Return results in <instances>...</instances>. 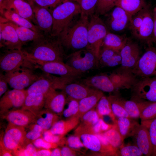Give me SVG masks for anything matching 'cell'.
I'll list each match as a JSON object with an SVG mask.
<instances>
[{
	"label": "cell",
	"mask_w": 156,
	"mask_h": 156,
	"mask_svg": "<svg viewBox=\"0 0 156 156\" xmlns=\"http://www.w3.org/2000/svg\"><path fill=\"white\" fill-rule=\"evenodd\" d=\"M28 60L34 64L52 61H63L66 58L64 48L58 37L45 35L33 41L25 50Z\"/></svg>",
	"instance_id": "6da1fadb"
},
{
	"label": "cell",
	"mask_w": 156,
	"mask_h": 156,
	"mask_svg": "<svg viewBox=\"0 0 156 156\" xmlns=\"http://www.w3.org/2000/svg\"><path fill=\"white\" fill-rule=\"evenodd\" d=\"M89 23V18L85 16L73 19L58 36L64 48L75 51L87 49Z\"/></svg>",
	"instance_id": "7a4b0ae2"
},
{
	"label": "cell",
	"mask_w": 156,
	"mask_h": 156,
	"mask_svg": "<svg viewBox=\"0 0 156 156\" xmlns=\"http://www.w3.org/2000/svg\"><path fill=\"white\" fill-rule=\"evenodd\" d=\"M80 13L79 5L75 1H65L55 8L51 13L53 24L51 36L58 37L74 18Z\"/></svg>",
	"instance_id": "3957f363"
},
{
	"label": "cell",
	"mask_w": 156,
	"mask_h": 156,
	"mask_svg": "<svg viewBox=\"0 0 156 156\" xmlns=\"http://www.w3.org/2000/svg\"><path fill=\"white\" fill-rule=\"evenodd\" d=\"M104 22L94 14L89 18L88 27V47L99 60L100 53L103 40L108 32Z\"/></svg>",
	"instance_id": "277c9868"
},
{
	"label": "cell",
	"mask_w": 156,
	"mask_h": 156,
	"mask_svg": "<svg viewBox=\"0 0 156 156\" xmlns=\"http://www.w3.org/2000/svg\"><path fill=\"white\" fill-rule=\"evenodd\" d=\"M66 64L83 73L99 66V59L91 50L85 49L66 56Z\"/></svg>",
	"instance_id": "5b68a950"
},
{
	"label": "cell",
	"mask_w": 156,
	"mask_h": 156,
	"mask_svg": "<svg viewBox=\"0 0 156 156\" xmlns=\"http://www.w3.org/2000/svg\"><path fill=\"white\" fill-rule=\"evenodd\" d=\"M26 133L25 128L8 123L5 131L0 139V144L12 153L31 142L27 139Z\"/></svg>",
	"instance_id": "8992f818"
},
{
	"label": "cell",
	"mask_w": 156,
	"mask_h": 156,
	"mask_svg": "<svg viewBox=\"0 0 156 156\" xmlns=\"http://www.w3.org/2000/svg\"><path fill=\"white\" fill-rule=\"evenodd\" d=\"M35 64L44 73L57 75L68 81L80 78L84 73L71 67L63 61H55L38 63Z\"/></svg>",
	"instance_id": "52a82bcc"
},
{
	"label": "cell",
	"mask_w": 156,
	"mask_h": 156,
	"mask_svg": "<svg viewBox=\"0 0 156 156\" xmlns=\"http://www.w3.org/2000/svg\"><path fill=\"white\" fill-rule=\"evenodd\" d=\"M32 64L22 50H7L0 58L1 69L5 73L14 71L22 66L31 67Z\"/></svg>",
	"instance_id": "ba28073f"
},
{
	"label": "cell",
	"mask_w": 156,
	"mask_h": 156,
	"mask_svg": "<svg viewBox=\"0 0 156 156\" xmlns=\"http://www.w3.org/2000/svg\"><path fill=\"white\" fill-rule=\"evenodd\" d=\"M32 68L23 67L14 71L4 74L8 83L14 89L19 90L30 86L40 75L36 74Z\"/></svg>",
	"instance_id": "9c48e42d"
},
{
	"label": "cell",
	"mask_w": 156,
	"mask_h": 156,
	"mask_svg": "<svg viewBox=\"0 0 156 156\" xmlns=\"http://www.w3.org/2000/svg\"><path fill=\"white\" fill-rule=\"evenodd\" d=\"M131 70L141 78L156 76V48L149 46Z\"/></svg>",
	"instance_id": "30bf717a"
},
{
	"label": "cell",
	"mask_w": 156,
	"mask_h": 156,
	"mask_svg": "<svg viewBox=\"0 0 156 156\" xmlns=\"http://www.w3.org/2000/svg\"><path fill=\"white\" fill-rule=\"evenodd\" d=\"M131 89L132 98L156 102V76L141 77Z\"/></svg>",
	"instance_id": "8fae6325"
},
{
	"label": "cell",
	"mask_w": 156,
	"mask_h": 156,
	"mask_svg": "<svg viewBox=\"0 0 156 156\" xmlns=\"http://www.w3.org/2000/svg\"><path fill=\"white\" fill-rule=\"evenodd\" d=\"M27 94L26 90L13 89L6 92L0 100L1 115L22 107Z\"/></svg>",
	"instance_id": "7c38bea8"
},
{
	"label": "cell",
	"mask_w": 156,
	"mask_h": 156,
	"mask_svg": "<svg viewBox=\"0 0 156 156\" xmlns=\"http://www.w3.org/2000/svg\"><path fill=\"white\" fill-rule=\"evenodd\" d=\"M1 47L6 50H21L24 45L20 40L14 28L8 21L0 23Z\"/></svg>",
	"instance_id": "4fadbf2b"
},
{
	"label": "cell",
	"mask_w": 156,
	"mask_h": 156,
	"mask_svg": "<svg viewBox=\"0 0 156 156\" xmlns=\"http://www.w3.org/2000/svg\"><path fill=\"white\" fill-rule=\"evenodd\" d=\"M132 16L120 7L115 6L109 14L106 26L112 31H122L129 27Z\"/></svg>",
	"instance_id": "5bb4252c"
},
{
	"label": "cell",
	"mask_w": 156,
	"mask_h": 156,
	"mask_svg": "<svg viewBox=\"0 0 156 156\" xmlns=\"http://www.w3.org/2000/svg\"><path fill=\"white\" fill-rule=\"evenodd\" d=\"M58 89L62 90L68 96V99L79 101L92 93L96 89L89 87L81 83L66 82L61 80L59 83Z\"/></svg>",
	"instance_id": "9a60e30c"
},
{
	"label": "cell",
	"mask_w": 156,
	"mask_h": 156,
	"mask_svg": "<svg viewBox=\"0 0 156 156\" xmlns=\"http://www.w3.org/2000/svg\"><path fill=\"white\" fill-rule=\"evenodd\" d=\"M120 53L121 61L120 67L124 69H133L141 57L138 45L128 40L120 51Z\"/></svg>",
	"instance_id": "2e32d148"
},
{
	"label": "cell",
	"mask_w": 156,
	"mask_h": 156,
	"mask_svg": "<svg viewBox=\"0 0 156 156\" xmlns=\"http://www.w3.org/2000/svg\"><path fill=\"white\" fill-rule=\"evenodd\" d=\"M1 116L8 123L25 128L34 123L36 118L29 111L21 108L10 110Z\"/></svg>",
	"instance_id": "e0dca14e"
},
{
	"label": "cell",
	"mask_w": 156,
	"mask_h": 156,
	"mask_svg": "<svg viewBox=\"0 0 156 156\" xmlns=\"http://www.w3.org/2000/svg\"><path fill=\"white\" fill-rule=\"evenodd\" d=\"M2 14L4 10L13 11L22 17L34 21L33 10L32 5L24 0H4L0 7Z\"/></svg>",
	"instance_id": "ac0fdd59"
},
{
	"label": "cell",
	"mask_w": 156,
	"mask_h": 156,
	"mask_svg": "<svg viewBox=\"0 0 156 156\" xmlns=\"http://www.w3.org/2000/svg\"><path fill=\"white\" fill-rule=\"evenodd\" d=\"M34 22L40 30L46 36H51L53 21L52 15L47 9L32 5Z\"/></svg>",
	"instance_id": "d6986e66"
},
{
	"label": "cell",
	"mask_w": 156,
	"mask_h": 156,
	"mask_svg": "<svg viewBox=\"0 0 156 156\" xmlns=\"http://www.w3.org/2000/svg\"><path fill=\"white\" fill-rule=\"evenodd\" d=\"M56 78L48 73L40 75L26 90L27 94L39 93L46 95L52 90L56 89Z\"/></svg>",
	"instance_id": "ffe728a7"
},
{
	"label": "cell",
	"mask_w": 156,
	"mask_h": 156,
	"mask_svg": "<svg viewBox=\"0 0 156 156\" xmlns=\"http://www.w3.org/2000/svg\"><path fill=\"white\" fill-rule=\"evenodd\" d=\"M44 108L58 116L62 115L67 101L66 95L62 91L53 89L45 96Z\"/></svg>",
	"instance_id": "44dd1931"
},
{
	"label": "cell",
	"mask_w": 156,
	"mask_h": 156,
	"mask_svg": "<svg viewBox=\"0 0 156 156\" xmlns=\"http://www.w3.org/2000/svg\"><path fill=\"white\" fill-rule=\"evenodd\" d=\"M135 145L146 156L152 155L153 147L148 129L142 124H139L132 136Z\"/></svg>",
	"instance_id": "7402d4cb"
},
{
	"label": "cell",
	"mask_w": 156,
	"mask_h": 156,
	"mask_svg": "<svg viewBox=\"0 0 156 156\" xmlns=\"http://www.w3.org/2000/svg\"><path fill=\"white\" fill-rule=\"evenodd\" d=\"M146 6L144 8L143 21L136 37L151 46L153 40L154 19Z\"/></svg>",
	"instance_id": "603a6c76"
},
{
	"label": "cell",
	"mask_w": 156,
	"mask_h": 156,
	"mask_svg": "<svg viewBox=\"0 0 156 156\" xmlns=\"http://www.w3.org/2000/svg\"><path fill=\"white\" fill-rule=\"evenodd\" d=\"M114 125L118 131L123 140L128 137H132L139 125L134 119L127 117L117 118Z\"/></svg>",
	"instance_id": "cb8c5ba5"
},
{
	"label": "cell",
	"mask_w": 156,
	"mask_h": 156,
	"mask_svg": "<svg viewBox=\"0 0 156 156\" xmlns=\"http://www.w3.org/2000/svg\"><path fill=\"white\" fill-rule=\"evenodd\" d=\"M45 96L41 93L28 94L21 108L28 110L36 116L44 108Z\"/></svg>",
	"instance_id": "d4e9b609"
},
{
	"label": "cell",
	"mask_w": 156,
	"mask_h": 156,
	"mask_svg": "<svg viewBox=\"0 0 156 156\" xmlns=\"http://www.w3.org/2000/svg\"><path fill=\"white\" fill-rule=\"evenodd\" d=\"M120 51L101 47L99 60V66L112 67L121 63Z\"/></svg>",
	"instance_id": "484cf974"
},
{
	"label": "cell",
	"mask_w": 156,
	"mask_h": 156,
	"mask_svg": "<svg viewBox=\"0 0 156 156\" xmlns=\"http://www.w3.org/2000/svg\"><path fill=\"white\" fill-rule=\"evenodd\" d=\"M104 95L102 91L96 89L92 93L79 100V111L76 117L80 118L86 112L94 109L100 99Z\"/></svg>",
	"instance_id": "4316f807"
},
{
	"label": "cell",
	"mask_w": 156,
	"mask_h": 156,
	"mask_svg": "<svg viewBox=\"0 0 156 156\" xmlns=\"http://www.w3.org/2000/svg\"><path fill=\"white\" fill-rule=\"evenodd\" d=\"M80 118L73 117L66 120H58L50 129L53 134L64 136L76 127L80 122Z\"/></svg>",
	"instance_id": "83f0119b"
},
{
	"label": "cell",
	"mask_w": 156,
	"mask_h": 156,
	"mask_svg": "<svg viewBox=\"0 0 156 156\" xmlns=\"http://www.w3.org/2000/svg\"><path fill=\"white\" fill-rule=\"evenodd\" d=\"M130 100H123V105L129 117L133 119L140 118L144 108L149 101L132 98Z\"/></svg>",
	"instance_id": "f1b7e54d"
},
{
	"label": "cell",
	"mask_w": 156,
	"mask_h": 156,
	"mask_svg": "<svg viewBox=\"0 0 156 156\" xmlns=\"http://www.w3.org/2000/svg\"><path fill=\"white\" fill-rule=\"evenodd\" d=\"M59 118V116L44 108L36 116L34 123L45 131L49 130Z\"/></svg>",
	"instance_id": "f546056e"
},
{
	"label": "cell",
	"mask_w": 156,
	"mask_h": 156,
	"mask_svg": "<svg viewBox=\"0 0 156 156\" xmlns=\"http://www.w3.org/2000/svg\"><path fill=\"white\" fill-rule=\"evenodd\" d=\"M78 136L84 147L95 152H100L105 155L101 144L98 137L92 133L79 132L76 133Z\"/></svg>",
	"instance_id": "4dcf8cb0"
},
{
	"label": "cell",
	"mask_w": 156,
	"mask_h": 156,
	"mask_svg": "<svg viewBox=\"0 0 156 156\" xmlns=\"http://www.w3.org/2000/svg\"><path fill=\"white\" fill-rule=\"evenodd\" d=\"M9 21L15 29L19 39L24 45L27 42L36 40L45 35L42 33L19 26L13 22Z\"/></svg>",
	"instance_id": "1f68e13d"
},
{
	"label": "cell",
	"mask_w": 156,
	"mask_h": 156,
	"mask_svg": "<svg viewBox=\"0 0 156 156\" xmlns=\"http://www.w3.org/2000/svg\"><path fill=\"white\" fill-rule=\"evenodd\" d=\"M128 40L124 36L119 35L109 31L103 40L101 47L120 51Z\"/></svg>",
	"instance_id": "d6a6232c"
},
{
	"label": "cell",
	"mask_w": 156,
	"mask_h": 156,
	"mask_svg": "<svg viewBox=\"0 0 156 156\" xmlns=\"http://www.w3.org/2000/svg\"><path fill=\"white\" fill-rule=\"evenodd\" d=\"M7 20L17 25L31 29L34 31L42 33L36 25L31 23V21L10 10H4L2 14Z\"/></svg>",
	"instance_id": "836d02e7"
},
{
	"label": "cell",
	"mask_w": 156,
	"mask_h": 156,
	"mask_svg": "<svg viewBox=\"0 0 156 156\" xmlns=\"http://www.w3.org/2000/svg\"><path fill=\"white\" fill-rule=\"evenodd\" d=\"M146 6L145 0H117L116 5L132 16Z\"/></svg>",
	"instance_id": "e575fe53"
},
{
	"label": "cell",
	"mask_w": 156,
	"mask_h": 156,
	"mask_svg": "<svg viewBox=\"0 0 156 156\" xmlns=\"http://www.w3.org/2000/svg\"><path fill=\"white\" fill-rule=\"evenodd\" d=\"M108 97L111 103L112 112L116 117L130 118L124 107V99L118 94L110 95Z\"/></svg>",
	"instance_id": "d590c367"
},
{
	"label": "cell",
	"mask_w": 156,
	"mask_h": 156,
	"mask_svg": "<svg viewBox=\"0 0 156 156\" xmlns=\"http://www.w3.org/2000/svg\"><path fill=\"white\" fill-rule=\"evenodd\" d=\"M100 117L96 111L93 109L83 114L80 118L81 123L77 129L85 131L90 128L99 121Z\"/></svg>",
	"instance_id": "8d00e7d4"
},
{
	"label": "cell",
	"mask_w": 156,
	"mask_h": 156,
	"mask_svg": "<svg viewBox=\"0 0 156 156\" xmlns=\"http://www.w3.org/2000/svg\"><path fill=\"white\" fill-rule=\"evenodd\" d=\"M96 111L100 118L107 116L111 118L114 122L116 117L113 114L111 103L108 97L103 96L100 99L96 106Z\"/></svg>",
	"instance_id": "74e56055"
},
{
	"label": "cell",
	"mask_w": 156,
	"mask_h": 156,
	"mask_svg": "<svg viewBox=\"0 0 156 156\" xmlns=\"http://www.w3.org/2000/svg\"><path fill=\"white\" fill-rule=\"evenodd\" d=\"M102 133L110 144L117 151L123 143L124 141L114 125L112 128Z\"/></svg>",
	"instance_id": "f35d334b"
},
{
	"label": "cell",
	"mask_w": 156,
	"mask_h": 156,
	"mask_svg": "<svg viewBox=\"0 0 156 156\" xmlns=\"http://www.w3.org/2000/svg\"><path fill=\"white\" fill-rule=\"evenodd\" d=\"M98 0H78L79 5L81 16H86L89 18L95 14Z\"/></svg>",
	"instance_id": "ab89813d"
},
{
	"label": "cell",
	"mask_w": 156,
	"mask_h": 156,
	"mask_svg": "<svg viewBox=\"0 0 156 156\" xmlns=\"http://www.w3.org/2000/svg\"><path fill=\"white\" fill-rule=\"evenodd\" d=\"M141 124L148 129L153 147L152 156H156V118L151 120L141 121Z\"/></svg>",
	"instance_id": "60d3db41"
},
{
	"label": "cell",
	"mask_w": 156,
	"mask_h": 156,
	"mask_svg": "<svg viewBox=\"0 0 156 156\" xmlns=\"http://www.w3.org/2000/svg\"><path fill=\"white\" fill-rule=\"evenodd\" d=\"M142 153L136 145H124L123 144L117 150L116 155L121 156H141Z\"/></svg>",
	"instance_id": "b9f144b4"
},
{
	"label": "cell",
	"mask_w": 156,
	"mask_h": 156,
	"mask_svg": "<svg viewBox=\"0 0 156 156\" xmlns=\"http://www.w3.org/2000/svg\"><path fill=\"white\" fill-rule=\"evenodd\" d=\"M117 0H98L95 14L99 16L106 14L116 6Z\"/></svg>",
	"instance_id": "7bdbcfd3"
},
{
	"label": "cell",
	"mask_w": 156,
	"mask_h": 156,
	"mask_svg": "<svg viewBox=\"0 0 156 156\" xmlns=\"http://www.w3.org/2000/svg\"><path fill=\"white\" fill-rule=\"evenodd\" d=\"M156 118V102H151L142 110L140 117L141 121L150 120Z\"/></svg>",
	"instance_id": "ee69618b"
},
{
	"label": "cell",
	"mask_w": 156,
	"mask_h": 156,
	"mask_svg": "<svg viewBox=\"0 0 156 156\" xmlns=\"http://www.w3.org/2000/svg\"><path fill=\"white\" fill-rule=\"evenodd\" d=\"M29 130L26 131V137L29 142H32L37 139L42 137L44 131L39 125L34 123L30 125L28 127Z\"/></svg>",
	"instance_id": "f6af8a7d"
},
{
	"label": "cell",
	"mask_w": 156,
	"mask_h": 156,
	"mask_svg": "<svg viewBox=\"0 0 156 156\" xmlns=\"http://www.w3.org/2000/svg\"><path fill=\"white\" fill-rule=\"evenodd\" d=\"M144 8L132 16L129 27L132 34L136 37L143 21Z\"/></svg>",
	"instance_id": "bcb514c9"
},
{
	"label": "cell",
	"mask_w": 156,
	"mask_h": 156,
	"mask_svg": "<svg viewBox=\"0 0 156 156\" xmlns=\"http://www.w3.org/2000/svg\"><path fill=\"white\" fill-rule=\"evenodd\" d=\"M38 148L34 145L32 142H30L24 146L13 151V156H36Z\"/></svg>",
	"instance_id": "7dc6e473"
},
{
	"label": "cell",
	"mask_w": 156,
	"mask_h": 156,
	"mask_svg": "<svg viewBox=\"0 0 156 156\" xmlns=\"http://www.w3.org/2000/svg\"><path fill=\"white\" fill-rule=\"evenodd\" d=\"M70 102L68 107L64 109L62 115L67 119L76 116L79 109V101L73 99H68Z\"/></svg>",
	"instance_id": "c3c4849f"
},
{
	"label": "cell",
	"mask_w": 156,
	"mask_h": 156,
	"mask_svg": "<svg viewBox=\"0 0 156 156\" xmlns=\"http://www.w3.org/2000/svg\"><path fill=\"white\" fill-rule=\"evenodd\" d=\"M64 136L53 134L50 129L45 131L42 133V137L46 141L51 143H56L59 145H63L65 143Z\"/></svg>",
	"instance_id": "681fc988"
},
{
	"label": "cell",
	"mask_w": 156,
	"mask_h": 156,
	"mask_svg": "<svg viewBox=\"0 0 156 156\" xmlns=\"http://www.w3.org/2000/svg\"><path fill=\"white\" fill-rule=\"evenodd\" d=\"M69 0H31V5L47 9L55 8L63 2Z\"/></svg>",
	"instance_id": "f907efd6"
},
{
	"label": "cell",
	"mask_w": 156,
	"mask_h": 156,
	"mask_svg": "<svg viewBox=\"0 0 156 156\" xmlns=\"http://www.w3.org/2000/svg\"><path fill=\"white\" fill-rule=\"evenodd\" d=\"M65 143L73 150L80 149L84 147L79 137L76 135H71L65 139Z\"/></svg>",
	"instance_id": "816d5d0a"
},
{
	"label": "cell",
	"mask_w": 156,
	"mask_h": 156,
	"mask_svg": "<svg viewBox=\"0 0 156 156\" xmlns=\"http://www.w3.org/2000/svg\"><path fill=\"white\" fill-rule=\"evenodd\" d=\"M34 145L38 149H53L57 147L58 144L48 142L40 137L32 142Z\"/></svg>",
	"instance_id": "f5cc1de1"
},
{
	"label": "cell",
	"mask_w": 156,
	"mask_h": 156,
	"mask_svg": "<svg viewBox=\"0 0 156 156\" xmlns=\"http://www.w3.org/2000/svg\"><path fill=\"white\" fill-rule=\"evenodd\" d=\"M7 81L5 75L2 73L0 74V96L6 92L7 89Z\"/></svg>",
	"instance_id": "db71d44e"
},
{
	"label": "cell",
	"mask_w": 156,
	"mask_h": 156,
	"mask_svg": "<svg viewBox=\"0 0 156 156\" xmlns=\"http://www.w3.org/2000/svg\"><path fill=\"white\" fill-rule=\"evenodd\" d=\"M62 156H73L76 155L75 151L67 146H63L61 148Z\"/></svg>",
	"instance_id": "11a10c76"
},
{
	"label": "cell",
	"mask_w": 156,
	"mask_h": 156,
	"mask_svg": "<svg viewBox=\"0 0 156 156\" xmlns=\"http://www.w3.org/2000/svg\"><path fill=\"white\" fill-rule=\"evenodd\" d=\"M51 152L50 149H38L36 156H51Z\"/></svg>",
	"instance_id": "9f6ffc18"
},
{
	"label": "cell",
	"mask_w": 156,
	"mask_h": 156,
	"mask_svg": "<svg viewBox=\"0 0 156 156\" xmlns=\"http://www.w3.org/2000/svg\"><path fill=\"white\" fill-rule=\"evenodd\" d=\"M0 156H12L13 155L11 151L0 144Z\"/></svg>",
	"instance_id": "6f0895ef"
},
{
	"label": "cell",
	"mask_w": 156,
	"mask_h": 156,
	"mask_svg": "<svg viewBox=\"0 0 156 156\" xmlns=\"http://www.w3.org/2000/svg\"><path fill=\"white\" fill-rule=\"evenodd\" d=\"M51 156H61V148L56 147L51 151Z\"/></svg>",
	"instance_id": "680465c9"
},
{
	"label": "cell",
	"mask_w": 156,
	"mask_h": 156,
	"mask_svg": "<svg viewBox=\"0 0 156 156\" xmlns=\"http://www.w3.org/2000/svg\"><path fill=\"white\" fill-rule=\"evenodd\" d=\"M154 25L153 31V41L156 43V18H153Z\"/></svg>",
	"instance_id": "91938a15"
},
{
	"label": "cell",
	"mask_w": 156,
	"mask_h": 156,
	"mask_svg": "<svg viewBox=\"0 0 156 156\" xmlns=\"http://www.w3.org/2000/svg\"><path fill=\"white\" fill-rule=\"evenodd\" d=\"M154 17L156 18V7L154 10Z\"/></svg>",
	"instance_id": "94428289"
},
{
	"label": "cell",
	"mask_w": 156,
	"mask_h": 156,
	"mask_svg": "<svg viewBox=\"0 0 156 156\" xmlns=\"http://www.w3.org/2000/svg\"><path fill=\"white\" fill-rule=\"evenodd\" d=\"M4 1V0H0V7L2 5Z\"/></svg>",
	"instance_id": "6125c7cd"
},
{
	"label": "cell",
	"mask_w": 156,
	"mask_h": 156,
	"mask_svg": "<svg viewBox=\"0 0 156 156\" xmlns=\"http://www.w3.org/2000/svg\"><path fill=\"white\" fill-rule=\"evenodd\" d=\"M24 0L27 1L28 2H29L30 4L31 0Z\"/></svg>",
	"instance_id": "be15d7a7"
},
{
	"label": "cell",
	"mask_w": 156,
	"mask_h": 156,
	"mask_svg": "<svg viewBox=\"0 0 156 156\" xmlns=\"http://www.w3.org/2000/svg\"><path fill=\"white\" fill-rule=\"evenodd\" d=\"M69 0L75 1H77L78 0Z\"/></svg>",
	"instance_id": "e7e4bbea"
},
{
	"label": "cell",
	"mask_w": 156,
	"mask_h": 156,
	"mask_svg": "<svg viewBox=\"0 0 156 156\" xmlns=\"http://www.w3.org/2000/svg\"><path fill=\"white\" fill-rule=\"evenodd\" d=\"M155 47L156 48V47Z\"/></svg>",
	"instance_id": "03108f58"
}]
</instances>
